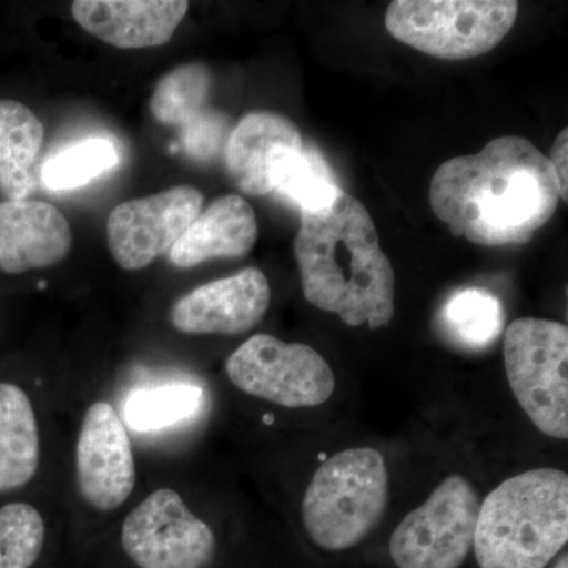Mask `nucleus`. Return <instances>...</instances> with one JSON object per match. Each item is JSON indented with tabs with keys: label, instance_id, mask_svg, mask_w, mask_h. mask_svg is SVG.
<instances>
[{
	"label": "nucleus",
	"instance_id": "1",
	"mask_svg": "<svg viewBox=\"0 0 568 568\" xmlns=\"http://www.w3.org/2000/svg\"><path fill=\"white\" fill-rule=\"evenodd\" d=\"M559 200L548 156L519 136L497 138L476 155L440 164L429 189L433 212L452 234L484 246L526 244Z\"/></svg>",
	"mask_w": 568,
	"mask_h": 568
},
{
	"label": "nucleus",
	"instance_id": "2",
	"mask_svg": "<svg viewBox=\"0 0 568 568\" xmlns=\"http://www.w3.org/2000/svg\"><path fill=\"white\" fill-rule=\"evenodd\" d=\"M294 253L310 304L351 327H387L394 320V267L361 201L342 192L325 211L301 213Z\"/></svg>",
	"mask_w": 568,
	"mask_h": 568
},
{
	"label": "nucleus",
	"instance_id": "3",
	"mask_svg": "<svg viewBox=\"0 0 568 568\" xmlns=\"http://www.w3.org/2000/svg\"><path fill=\"white\" fill-rule=\"evenodd\" d=\"M568 540V477L534 469L493 489L480 504L474 551L480 568H547Z\"/></svg>",
	"mask_w": 568,
	"mask_h": 568
},
{
	"label": "nucleus",
	"instance_id": "4",
	"mask_svg": "<svg viewBox=\"0 0 568 568\" xmlns=\"http://www.w3.org/2000/svg\"><path fill=\"white\" fill-rule=\"evenodd\" d=\"M388 499L386 459L376 448H349L316 470L302 503L306 534L327 551L362 540L383 518Z\"/></svg>",
	"mask_w": 568,
	"mask_h": 568
},
{
	"label": "nucleus",
	"instance_id": "5",
	"mask_svg": "<svg viewBox=\"0 0 568 568\" xmlns=\"http://www.w3.org/2000/svg\"><path fill=\"white\" fill-rule=\"evenodd\" d=\"M518 7L511 0H395L386 28L432 58L463 61L496 48L514 28Z\"/></svg>",
	"mask_w": 568,
	"mask_h": 568
},
{
	"label": "nucleus",
	"instance_id": "6",
	"mask_svg": "<svg viewBox=\"0 0 568 568\" xmlns=\"http://www.w3.org/2000/svg\"><path fill=\"white\" fill-rule=\"evenodd\" d=\"M504 361L515 398L544 435L568 436V328L523 317L508 325Z\"/></svg>",
	"mask_w": 568,
	"mask_h": 568
},
{
	"label": "nucleus",
	"instance_id": "7",
	"mask_svg": "<svg viewBox=\"0 0 568 568\" xmlns=\"http://www.w3.org/2000/svg\"><path fill=\"white\" fill-rule=\"evenodd\" d=\"M226 375L244 394L272 405H323L335 390L331 365L313 347L260 334L246 339L226 361Z\"/></svg>",
	"mask_w": 568,
	"mask_h": 568
},
{
	"label": "nucleus",
	"instance_id": "8",
	"mask_svg": "<svg viewBox=\"0 0 568 568\" xmlns=\"http://www.w3.org/2000/svg\"><path fill=\"white\" fill-rule=\"evenodd\" d=\"M480 500L462 476L447 477L390 537L398 568H458L474 547Z\"/></svg>",
	"mask_w": 568,
	"mask_h": 568
},
{
	"label": "nucleus",
	"instance_id": "9",
	"mask_svg": "<svg viewBox=\"0 0 568 568\" xmlns=\"http://www.w3.org/2000/svg\"><path fill=\"white\" fill-rule=\"evenodd\" d=\"M121 544L136 568H209L216 556L215 532L171 487L153 489L130 510Z\"/></svg>",
	"mask_w": 568,
	"mask_h": 568
},
{
	"label": "nucleus",
	"instance_id": "10",
	"mask_svg": "<svg viewBox=\"0 0 568 568\" xmlns=\"http://www.w3.org/2000/svg\"><path fill=\"white\" fill-rule=\"evenodd\" d=\"M74 477L85 506L99 514L119 510L136 488V458L130 428L108 399L89 403L74 447Z\"/></svg>",
	"mask_w": 568,
	"mask_h": 568
},
{
	"label": "nucleus",
	"instance_id": "11",
	"mask_svg": "<svg viewBox=\"0 0 568 568\" xmlns=\"http://www.w3.org/2000/svg\"><path fill=\"white\" fill-rule=\"evenodd\" d=\"M204 194L178 185L140 200L126 201L108 216V246L123 271L136 272L170 253L203 211Z\"/></svg>",
	"mask_w": 568,
	"mask_h": 568
},
{
	"label": "nucleus",
	"instance_id": "12",
	"mask_svg": "<svg viewBox=\"0 0 568 568\" xmlns=\"http://www.w3.org/2000/svg\"><path fill=\"white\" fill-rule=\"evenodd\" d=\"M271 284L260 268L203 284L171 308L175 331L185 335H241L261 323L271 306Z\"/></svg>",
	"mask_w": 568,
	"mask_h": 568
},
{
	"label": "nucleus",
	"instance_id": "13",
	"mask_svg": "<svg viewBox=\"0 0 568 568\" xmlns=\"http://www.w3.org/2000/svg\"><path fill=\"white\" fill-rule=\"evenodd\" d=\"M73 234L52 204L36 200L0 201V272L22 275L61 263Z\"/></svg>",
	"mask_w": 568,
	"mask_h": 568
},
{
	"label": "nucleus",
	"instance_id": "14",
	"mask_svg": "<svg viewBox=\"0 0 568 568\" xmlns=\"http://www.w3.org/2000/svg\"><path fill=\"white\" fill-rule=\"evenodd\" d=\"M190 3L185 0H77L73 20L119 50L163 47L173 39Z\"/></svg>",
	"mask_w": 568,
	"mask_h": 568
},
{
	"label": "nucleus",
	"instance_id": "15",
	"mask_svg": "<svg viewBox=\"0 0 568 568\" xmlns=\"http://www.w3.org/2000/svg\"><path fill=\"white\" fill-rule=\"evenodd\" d=\"M43 432L28 384L0 375V499L20 496L40 476Z\"/></svg>",
	"mask_w": 568,
	"mask_h": 568
},
{
	"label": "nucleus",
	"instance_id": "16",
	"mask_svg": "<svg viewBox=\"0 0 568 568\" xmlns=\"http://www.w3.org/2000/svg\"><path fill=\"white\" fill-rule=\"evenodd\" d=\"M304 140L290 119L271 111L246 114L231 132L224 162L227 174L250 196L272 193V171L287 153L301 152Z\"/></svg>",
	"mask_w": 568,
	"mask_h": 568
},
{
	"label": "nucleus",
	"instance_id": "17",
	"mask_svg": "<svg viewBox=\"0 0 568 568\" xmlns=\"http://www.w3.org/2000/svg\"><path fill=\"white\" fill-rule=\"evenodd\" d=\"M257 241V222L252 205L239 194L213 201L190 224L170 252L179 268H192L219 257H242Z\"/></svg>",
	"mask_w": 568,
	"mask_h": 568
},
{
	"label": "nucleus",
	"instance_id": "18",
	"mask_svg": "<svg viewBox=\"0 0 568 568\" xmlns=\"http://www.w3.org/2000/svg\"><path fill=\"white\" fill-rule=\"evenodd\" d=\"M43 140V123L31 108L0 100V190L9 200H28L36 190L33 166Z\"/></svg>",
	"mask_w": 568,
	"mask_h": 568
},
{
	"label": "nucleus",
	"instance_id": "19",
	"mask_svg": "<svg viewBox=\"0 0 568 568\" xmlns=\"http://www.w3.org/2000/svg\"><path fill=\"white\" fill-rule=\"evenodd\" d=\"M437 325L452 345L466 351L488 349L503 335V304L487 290L465 287L447 298Z\"/></svg>",
	"mask_w": 568,
	"mask_h": 568
},
{
	"label": "nucleus",
	"instance_id": "20",
	"mask_svg": "<svg viewBox=\"0 0 568 568\" xmlns=\"http://www.w3.org/2000/svg\"><path fill=\"white\" fill-rule=\"evenodd\" d=\"M272 193L278 194L301 213L323 212L342 194L331 166L315 145L287 153L272 171Z\"/></svg>",
	"mask_w": 568,
	"mask_h": 568
},
{
	"label": "nucleus",
	"instance_id": "21",
	"mask_svg": "<svg viewBox=\"0 0 568 568\" xmlns=\"http://www.w3.org/2000/svg\"><path fill=\"white\" fill-rule=\"evenodd\" d=\"M204 403V388L196 384H159L133 390L123 405L122 417L134 432H162L196 416Z\"/></svg>",
	"mask_w": 568,
	"mask_h": 568
},
{
	"label": "nucleus",
	"instance_id": "22",
	"mask_svg": "<svg viewBox=\"0 0 568 568\" xmlns=\"http://www.w3.org/2000/svg\"><path fill=\"white\" fill-rule=\"evenodd\" d=\"M43 510L26 497L0 499V568H33L47 544Z\"/></svg>",
	"mask_w": 568,
	"mask_h": 568
},
{
	"label": "nucleus",
	"instance_id": "23",
	"mask_svg": "<svg viewBox=\"0 0 568 568\" xmlns=\"http://www.w3.org/2000/svg\"><path fill=\"white\" fill-rule=\"evenodd\" d=\"M212 89V73L203 63H185L164 74L151 100V112L156 122L182 126L207 110Z\"/></svg>",
	"mask_w": 568,
	"mask_h": 568
},
{
	"label": "nucleus",
	"instance_id": "24",
	"mask_svg": "<svg viewBox=\"0 0 568 568\" xmlns=\"http://www.w3.org/2000/svg\"><path fill=\"white\" fill-rule=\"evenodd\" d=\"M119 152L103 138L78 142L43 164L41 181L54 192L80 189L119 164Z\"/></svg>",
	"mask_w": 568,
	"mask_h": 568
},
{
	"label": "nucleus",
	"instance_id": "25",
	"mask_svg": "<svg viewBox=\"0 0 568 568\" xmlns=\"http://www.w3.org/2000/svg\"><path fill=\"white\" fill-rule=\"evenodd\" d=\"M230 134L227 119L207 108L182 126V145L192 159L207 162L224 151Z\"/></svg>",
	"mask_w": 568,
	"mask_h": 568
},
{
	"label": "nucleus",
	"instance_id": "26",
	"mask_svg": "<svg viewBox=\"0 0 568 568\" xmlns=\"http://www.w3.org/2000/svg\"><path fill=\"white\" fill-rule=\"evenodd\" d=\"M568 134L567 130H562L556 138L555 144H552L551 156H549V163H551L552 171H555L556 181H558L560 197L567 203V149H568Z\"/></svg>",
	"mask_w": 568,
	"mask_h": 568
},
{
	"label": "nucleus",
	"instance_id": "27",
	"mask_svg": "<svg viewBox=\"0 0 568 568\" xmlns=\"http://www.w3.org/2000/svg\"><path fill=\"white\" fill-rule=\"evenodd\" d=\"M552 568H568V556L564 555Z\"/></svg>",
	"mask_w": 568,
	"mask_h": 568
}]
</instances>
